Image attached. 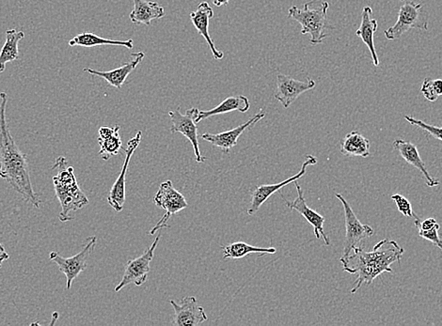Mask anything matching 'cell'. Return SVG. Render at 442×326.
Returning a JSON list of instances; mask_svg holds the SVG:
<instances>
[{"label":"cell","instance_id":"1","mask_svg":"<svg viewBox=\"0 0 442 326\" xmlns=\"http://www.w3.org/2000/svg\"><path fill=\"white\" fill-rule=\"evenodd\" d=\"M0 178L7 180L26 203L39 208L41 201L32 186L28 159L14 141L6 120L7 94L0 93Z\"/></svg>","mask_w":442,"mask_h":326},{"label":"cell","instance_id":"2","mask_svg":"<svg viewBox=\"0 0 442 326\" xmlns=\"http://www.w3.org/2000/svg\"><path fill=\"white\" fill-rule=\"evenodd\" d=\"M346 260H342L343 271L358 275L354 286L350 292L356 293L363 285H370L383 272H393L391 265L399 263L405 254L404 248L396 241L384 239L375 245L372 251L363 250L361 248L353 250Z\"/></svg>","mask_w":442,"mask_h":326},{"label":"cell","instance_id":"3","mask_svg":"<svg viewBox=\"0 0 442 326\" xmlns=\"http://www.w3.org/2000/svg\"><path fill=\"white\" fill-rule=\"evenodd\" d=\"M52 168L57 170V174L53 177V185L56 197L61 206L59 219L61 222L74 220L75 218L72 216V213L88 205L90 201L80 189L74 168L68 167V161L65 157H58Z\"/></svg>","mask_w":442,"mask_h":326},{"label":"cell","instance_id":"4","mask_svg":"<svg viewBox=\"0 0 442 326\" xmlns=\"http://www.w3.org/2000/svg\"><path fill=\"white\" fill-rule=\"evenodd\" d=\"M328 2L323 0H311L305 3L303 8L293 6L288 11V17L301 24V34H310V41L313 46L322 44L328 36L327 31L334 29L328 19Z\"/></svg>","mask_w":442,"mask_h":326},{"label":"cell","instance_id":"5","mask_svg":"<svg viewBox=\"0 0 442 326\" xmlns=\"http://www.w3.org/2000/svg\"><path fill=\"white\" fill-rule=\"evenodd\" d=\"M154 201L159 208L165 210L166 215L150 231L151 235H154L157 231L164 229V228H167V229L170 228L168 222L170 220L171 216L189 207L186 198L174 188V183L170 180L160 183L159 191L154 195Z\"/></svg>","mask_w":442,"mask_h":326},{"label":"cell","instance_id":"6","mask_svg":"<svg viewBox=\"0 0 442 326\" xmlns=\"http://www.w3.org/2000/svg\"><path fill=\"white\" fill-rule=\"evenodd\" d=\"M422 31L428 29V21L423 11V4L415 2H406L400 8L398 19L390 29L384 31L385 37L390 41L398 40L411 29Z\"/></svg>","mask_w":442,"mask_h":326},{"label":"cell","instance_id":"7","mask_svg":"<svg viewBox=\"0 0 442 326\" xmlns=\"http://www.w3.org/2000/svg\"><path fill=\"white\" fill-rule=\"evenodd\" d=\"M336 198L342 203L345 212L346 240L343 243V255L340 259V262H342L351 254L354 248H361L363 240L373 236L375 230L369 225L363 224L358 220L352 207L342 195L336 194Z\"/></svg>","mask_w":442,"mask_h":326},{"label":"cell","instance_id":"8","mask_svg":"<svg viewBox=\"0 0 442 326\" xmlns=\"http://www.w3.org/2000/svg\"><path fill=\"white\" fill-rule=\"evenodd\" d=\"M97 243L96 236H90L86 240L82 250L70 258L61 256L57 252L50 253V260L59 266V271L66 277V289L70 290L74 280L88 268V260L93 254Z\"/></svg>","mask_w":442,"mask_h":326},{"label":"cell","instance_id":"9","mask_svg":"<svg viewBox=\"0 0 442 326\" xmlns=\"http://www.w3.org/2000/svg\"><path fill=\"white\" fill-rule=\"evenodd\" d=\"M160 238H161V235H157L152 245L141 256L127 262L124 277L121 278V282L116 286V292H120L121 290L126 288L130 284L141 286L146 282L151 271V262L154 259V251L156 250Z\"/></svg>","mask_w":442,"mask_h":326},{"label":"cell","instance_id":"10","mask_svg":"<svg viewBox=\"0 0 442 326\" xmlns=\"http://www.w3.org/2000/svg\"><path fill=\"white\" fill-rule=\"evenodd\" d=\"M198 112V108H192L188 109L185 114H182L180 108H177L175 111H169V116H170L171 121V132L173 134L180 133V134L185 136L191 142L193 150H194L196 162L204 163L206 158L201 153L198 138V127L195 121Z\"/></svg>","mask_w":442,"mask_h":326},{"label":"cell","instance_id":"11","mask_svg":"<svg viewBox=\"0 0 442 326\" xmlns=\"http://www.w3.org/2000/svg\"><path fill=\"white\" fill-rule=\"evenodd\" d=\"M141 138L142 133L139 131L134 138L130 139L129 143H127L126 149L124 151L126 152V159H124L123 168H121L120 175H119L117 180H115L114 185H112L111 191H109L108 203L117 213L123 211L124 203H126V173L127 170H129V163L131 161L133 154H134L139 144H141Z\"/></svg>","mask_w":442,"mask_h":326},{"label":"cell","instance_id":"12","mask_svg":"<svg viewBox=\"0 0 442 326\" xmlns=\"http://www.w3.org/2000/svg\"><path fill=\"white\" fill-rule=\"evenodd\" d=\"M316 164V157L311 156V154H308V156H306V159H305L303 164H302V167L301 170L298 171V173L293 175V176L288 178V179L283 180V182L274 183V185H262L256 186L254 190L251 193V201L250 207H248V215H255V213L259 211V209L262 207L263 204L265 203L266 201L268 200L273 194H274V193L280 191L281 189L286 188V186L290 185V183H295L296 180L301 179V178L303 177L305 173H306L308 165H314Z\"/></svg>","mask_w":442,"mask_h":326},{"label":"cell","instance_id":"13","mask_svg":"<svg viewBox=\"0 0 442 326\" xmlns=\"http://www.w3.org/2000/svg\"><path fill=\"white\" fill-rule=\"evenodd\" d=\"M276 84L277 88L274 98L283 106L284 108H288L302 93L316 88V81L313 79L308 78L307 81H299L286 75H278Z\"/></svg>","mask_w":442,"mask_h":326},{"label":"cell","instance_id":"14","mask_svg":"<svg viewBox=\"0 0 442 326\" xmlns=\"http://www.w3.org/2000/svg\"><path fill=\"white\" fill-rule=\"evenodd\" d=\"M170 303L174 310V326H198L209 320L204 308L199 306L194 296H186L180 304L174 300Z\"/></svg>","mask_w":442,"mask_h":326},{"label":"cell","instance_id":"15","mask_svg":"<svg viewBox=\"0 0 442 326\" xmlns=\"http://www.w3.org/2000/svg\"><path fill=\"white\" fill-rule=\"evenodd\" d=\"M295 183L296 191H298V197L293 201H288L286 198H284L283 195H281L284 201H286V205L291 211H296L313 226L314 235L317 239H324L326 245H331V239L327 236V234L324 231V224L326 218L324 216L320 215V213L313 211L310 207L307 205L306 200H305L303 191H302L301 186L298 185V183Z\"/></svg>","mask_w":442,"mask_h":326},{"label":"cell","instance_id":"16","mask_svg":"<svg viewBox=\"0 0 442 326\" xmlns=\"http://www.w3.org/2000/svg\"><path fill=\"white\" fill-rule=\"evenodd\" d=\"M265 117L266 112L261 109L259 113L254 115L250 120L246 121L241 126L236 127V128L219 133V134L206 133V134L201 136V138L211 143L213 146L221 148L224 153H228L233 148L236 146L238 138L246 130L251 128L258 121H260Z\"/></svg>","mask_w":442,"mask_h":326},{"label":"cell","instance_id":"17","mask_svg":"<svg viewBox=\"0 0 442 326\" xmlns=\"http://www.w3.org/2000/svg\"><path fill=\"white\" fill-rule=\"evenodd\" d=\"M393 148L408 164L411 165L412 167L421 171L428 188H436V186L441 185L440 180L434 179L429 174L426 164H424L423 160L420 156L419 151H418L417 147L413 143L404 141V139L398 138L393 142Z\"/></svg>","mask_w":442,"mask_h":326},{"label":"cell","instance_id":"18","mask_svg":"<svg viewBox=\"0 0 442 326\" xmlns=\"http://www.w3.org/2000/svg\"><path fill=\"white\" fill-rule=\"evenodd\" d=\"M132 59L129 62L124 63L123 66L116 68L111 71H96L91 69V68H85L84 72L90 73V75L102 77L109 85L116 88L123 87L127 77L138 67L142 59L145 57L144 52L133 53Z\"/></svg>","mask_w":442,"mask_h":326},{"label":"cell","instance_id":"19","mask_svg":"<svg viewBox=\"0 0 442 326\" xmlns=\"http://www.w3.org/2000/svg\"><path fill=\"white\" fill-rule=\"evenodd\" d=\"M214 16V11L207 2H201L198 6L197 10L192 11L191 14V20L197 29L199 34L204 38L206 43L209 44V49L211 50L213 58L219 61L224 57L223 53L219 51L216 49L215 44L209 34V22L210 19Z\"/></svg>","mask_w":442,"mask_h":326},{"label":"cell","instance_id":"20","mask_svg":"<svg viewBox=\"0 0 442 326\" xmlns=\"http://www.w3.org/2000/svg\"><path fill=\"white\" fill-rule=\"evenodd\" d=\"M134 7L129 14L130 20L136 25L151 26L153 20L165 16V10L159 3L149 0H132Z\"/></svg>","mask_w":442,"mask_h":326},{"label":"cell","instance_id":"21","mask_svg":"<svg viewBox=\"0 0 442 326\" xmlns=\"http://www.w3.org/2000/svg\"><path fill=\"white\" fill-rule=\"evenodd\" d=\"M378 21L373 17V10L369 6L363 8L361 14V24L360 28L356 31V35L363 40L366 46L369 49L372 55L373 64L379 66L381 61L376 54L375 43H373V34L378 31Z\"/></svg>","mask_w":442,"mask_h":326},{"label":"cell","instance_id":"22","mask_svg":"<svg viewBox=\"0 0 442 326\" xmlns=\"http://www.w3.org/2000/svg\"><path fill=\"white\" fill-rule=\"evenodd\" d=\"M251 108V103L248 98L243 96H231L222 101L216 108L210 111H199L197 117L195 118L196 123H201L206 118L214 117V116L230 113L233 111H239L246 113Z\"/></svg>","mask_w":442,"mask_h":326},{"label":"cell","instance_id":"23","mask_svg":"<svg viewBox=\"0 0 442 326\" xmlns=\"http://www.w3.org/2000/svg\"><path fill=\"white\" fill-rule=\"evenodd\" d=\"M98 143L100 145V156L108 161L112 156H117L123 146L120 136V126H103L98 132Z\"/></svg>","mask_w":442,"mask_h":326},{"label":"cell","instance_id":"24","mask_svg":"<svg viewBox=\"0 0 442 326\" xmlns=\"http://www.w3.org/2000/svg\"><path fill=\"white\" fill-rule=\"evenodd\" d=\"M340 145L341 153L347 157L358 156L366 158L371 154L369 139L358 131L348 133L341 141Z\"/></svg>","mask_w":442,"mask_h":326},{"label":"cell","instance_id":"25","mask_svg":"<svg viewBox=\"0 0 442 326\" xmlns=\"http://www.w3.org/2000/svg\"><path fill=\"white\" fill-rule=\"evenodd\" d=\"M68 44L70 46H82L86 47V49H93L94 46H124L129 49H132L134 47L132 39L126 41L111 40V39L98 36L94 32H81V34L71 39Z\"/></svg>","mask_w":442,"mask_h":326},{"label":"cell","instance_id":"26","mask_svg":"<svg viewBox=\"0 0 442 326\" xmlns=\"http://www.w3.org/2000/svg\"><path fill=\"white\" fill-rule=\"evenodd\" d=\"M25 37L23 31L16 29L6 31V41L0 52V73L4 72L6 64L19 58V41Z\"/></svg>","mask_w":442,"mask_h":326},{"label":"cell","instance_id":"27","mask_svg":"<svg viewBox=\"0 0 442 326\" xmlns=\"http://www.w3.org/2000/svg\"><path fill=\"white\" fill-rule=\"evenodd\" d=\"M223 259L238 260L250 254H275L277 250L274 248H257L244 242L231 243L222 247Z\"/></svg>","mask_w":442,"mask_h":326},{"label":"cell","instance_id":"28","mask_svg":"<svg viewBox=\"0 0 442 326\" xmlns=\"http://www.w3.org/2000/svg\"><path fill=\"white\" fill-rule=\"evenodd\" d=\"M421 93L429 102H436L442 96V79H424Z\"/></svg>","mask_w":442,"mask_h":326},{"label":"cell","instance_id":"29","mask_svg":"<svg viewBox=\"0 0 442 326\" xmlns=\"http://www.w3.org/2000/svg\"><path fill=\"white\" fill-rule=\"evenodd\" d=\"M404 118L411 126L419 127L423 131L428 133L433 138L442 141V127L431 126V124L424 123L423 121L417 120V118L412 117V116L406 115Z\"/></svg>","mask_w":442,"mask_h":326},{"label":"cell","instance_id":"30","mask_svg":"<svg viewBox=\"0 0 442 326\" xmlns=\"http://www.w3.org/2000/svg\"><path fill=\"white\" fill-rule=\"evenodd\" d=\"M391 200L396 203L397 209L403 215L408 216V218H416L417 215H415L413 209H412L411 203L404 195L396 194L391 195Z\"/></svg>","mask_w":442,"mask_h":326},{"label":"cell","instance_id":"31","mask_svg":"<svg viewBox=\"0 0 442 326\" xmlns=\"http://www.w3.org/2000/svg\"><path fill=\"white\" fill-rule=\"evenodd\" d=\"M440 225H437L429 230H419V236L422 238L427 240V241L431 242L433 245H436L442 250V239L438 234L440 230Z\"/></svg>","mask_w":442,"mask_h":326},{"label":"cell","instance_id":"32","mask_svg":"<svg viewBox=\"0 0 442 326\" xmlns=\"http://www.w3.org/2000/svg\"><path fill=\"white\" fill-rule=\"evenodd\" d=\"M438 222L434 218H427L422 220V219L415 218V226L419 230H429L433 229L435 226H437Z\"/></svg>","mask_w":442,"mask_h":326},{"label":"cell","instance_id":"33","mask_svg":"<svg viewBox=\"0 0 442 326\" xmlns=\"http://www.w3.org/2000/svg\"><path fill=\"white\" fill-rule=\"evenodd\" d=\"M10 259V255L6 252L4 247L0 244V268H1L3 262Z\"/></svg>","mask_w":442,"mask_h":326},{"label":"cell","instance_id":"34","mask_svg":"<svg viewBox=\"0 0 442 326\" xmlns=\"http://www.w3.org/2000/svg\"><path fill=\"white\" fill-rule=\"evenodd\" d=\"M230 0H213L214 5L216 7H221V6L227 5Z\"/></svg>","mask_w":442,"mask_h":326},{"label":"cell","instance_id":"35","mask_svg":"<svg viewBox=\"0 0 442 326\" xmlns=\"http://www.w3.org/2000/svg\"><path fill=\"white\" fill-rule=\"evenodd\" d=\"M400 1L404 2V1H405V0H400Z\"/></svg>","mask_w":442,"mask_h":326},{"label":"cell","instance_id":"36","mask_svg":"<svg viewBox=\"0 0 442 326\" xmlns=\"http://www.w3.org/2000/svg\"><path fill=\"white\" fill-rule=\"evenodd\" d=\"M441 236H442V234H441Z\"/></svg>","mask_w":442,"mask_h":326}]
</instances>
